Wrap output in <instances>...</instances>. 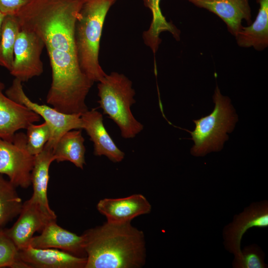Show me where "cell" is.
Segmentation results:
<instances>
[{
	"instance_id": "cell-1",
	"label": "cell",
	"mask_w": 268,
	"mask_h": 268,
	"mask_svg": "<svg viewBox=\"0 0 268 268\" xmlns=\"http://www.w3.org/2000/svg\"><path fill=\"white\" fill-rule=\"evenodd\" d=\"M82 236L85 268H140L145 265L144 235L131 222L106 221L85 231Z\"/></svg>"
},
{
	"instance_id": "cell-22",
	"label": "cell",
	"mask_w": 268,
	"mask_h": 268,
	"mask_svg": "<svg viewBox=\"0 0 268 268\" xmlns=\"http://www.w3.org/2000/svg\"><path fill=\"white\" fill-rule=\"evenodd\" d=\"M26 147L30 154L41 153L51 136V130L46 122L39 125L30 124L26 129Z\"/></svg>"
},
{
	"instance_id": "cell-11",
	"label": "cell",
	"mask_w": 268,
	"mask_h": 268,
	"mask_svg": "<svg viewBox=\"0 0 268 268\" xmlns=\"http://www.w3.org/2000/svg\"><path fill=\"white\" fill-rule=\"evenodd\" d=\"M218 16L225 23L229 32L236 36L243 26V20L252 22L249 0H184Z\"/></svg>"
},
{
	"instance_id": "cell-7",
	"label": "cell",
	"mask_w": 268,
	"mask_h": 268,
	"mask_svg": "<svg viewBox=\"0 0 268 268\" xmlns=\"http://www.w3.org/2000/svg\"><path fill=\"white\" fill-rule=\"evenodd\" d=\"M44 47L43 41L35 33L20 29L14 47L10 73L22 82L40 75L43 72L41 55Z\"/></svg>"
},
{
	"instance_id": "cell-18",
	"label": "cell",
	"mask_w": 268,
	"mask_h": 268,
	"mask_svg": "<svg viewBox=\"0 0 268 268\" xmlns=\"http://www.w3.org/2000/svg\"><path fill=\"white\" fill-rule=\"evenodd\" d=\"M143 1L145 6L151 12L152 20L149 28L143 32L142 38L144 44L155 54L161 42V33L168 31L178 41L180 31L172 22L167 21L163 15L160 6L161 0H143Z\"/></svg>"
},
{
	"instance_id": "cell-23",
	"label": "cell",
	"mask_w": 268,
	"mask_h": 268,
	"mask_svg": "<svg viewBox=\"0 0 268 268\" xmlns=\"http://www.w3.org/2000/svg\"><path fill=\"white\" fill-rule=\"evenodd\" d=\"M18 249L4 232L0 229V268H26L18 259Z\"/></svg>"
},
{
	"instance_id": "cell-26",
	"label": "cell",
	"mask_w": 268,
	"mask_h": 268,
	"mask_svg": "<svg viewBox=\"0 0 268 268\" xmlns=\"http://www.w3.org/2000/svg\"><path fill=\"white\" fill-rule=\"evenodd\" d=\"M5 16L0 11V33H1L2 24L3 21L4 19Z\"/></svg>"
},
{
	"instance_id": "cell-20",
	"label": "cell",
	"mask_w": 268,
	"mask_h": 268,
	"mask_svg": "<svg viewBox=\"0 0 268 268\" xmlns=\"http://www.w3.org/2000/svg\"><path fill=\"white\" fill-rule=\"evenodd\" d=\"M16 187L0 174V229L18 215L23 203Z\"/></svg>"
},
{
	"instance_id": "cell-10",
	"label": "cell",
	"mask_w": 268,
	"mask_h": 268,
	"mask_svg": "<svg viewBox=\"0 0 268 268\" xmlns=\"http://www.w3.org/2000/svg\"><path fill=\"white\" fill-rule=\"evenodd\" d=\"M4 88L0 81V138L11 142L18 130L26 129L30 124L39 122L41 117L4 95Z\"/></svg>"
},
{
	"instance_id": "cell-9",
	"label": "cell",
	"mask_w": 268,
	"mask_h": 268,
	"mask_svg": "<svg viewBox=\"0 0 268 268\" xmlns=\"http://www.w3.org/2000/svg\"><path fill=\"white\" fill-rule=\"evenodd\" d=\"M19 217L9 228H4L8 237L18 250L26 248L36 232H41L50 221L56 220L49 216L40 206L30 199L23 203Z\"/></svg>"
},
{
	"instance_id": "cell-5",
	"label": "cell",
	"mask_w": 268,
	"mask_h": 268,
	"mask_svg": "<svg viewBox=\"0 0 268 268\" xmlns=\"http://www.w3.org/2000/svg\"><path fill=\"white\" fill-rule=\"evenodd\" d=\"M5 94L14 102L24 105L39 115L48 123L51 130V136L46 145L53 150L60 137L66 132L82 129L81 114H65L53 107L32 101L24 91L22 82L17 78H14Z\"/></svg>"
},
{
	"instance_id": "cell-24",
	"label": "cell",
	"mask_w": 268,
	"mask_h": 268,
	"mask_svg": "<svg viewBox=\"0 0 268 268\" xmlns=\"http://www.w3.org/2000/svg\"><path fill=\"white\" fill-rule=\"evenodd\" d=\"M233 267L234 268H266L264 263V254L256 245L246 246L241 251L239 259H234Z\"/></svg>"
},
{
	"instance_id": "cell-17",
	"label": "cell",
	"mask_w": 268,
	"mask_h": 268,
	"mask_svg": "<svg viewBox=\"0 0 268 268\" xmlns=\"http://www.w3.org/2000/svg\"><path fill=\"white\" fill-rule=\"evenodd\" d=\"M256 0L259 9L255 21L243 26L235 38L240 47L263 51L268 46V0Z\"/></svg>"
},
{
	"instance_id": "cell-12",
	"label": "cell",
	"mask_w": 268,
	"mask_h": 268,
	"mask_svg": "<svg viewBox=\"0 0 268 268\" xmlns=\"http://www.w3.org/2000/svg\"><path fill=\"white\" fill-rule=\"evenodd\" d=\"M18 259L26 268H85L86 258L54 248L29 246L18 250Z\"/></svg>"
},
{
	"instance_id": "cell-8",
	"label": "cell",
	"mask_w": 268,
	"mask_h": 268,
	"mask_svg": "<svg viewBox=\"0 0 268 268\" xmlns=\"http://www.w3.org/2000/svg\"><path fill=\"white\" fill-rule=\"evenodd\" d=\"M268 227V202L267 201L252 203L244 211L236 215L232 223L223 230L226 249L235 255V259L241 256V241L243 235L252 227Z\"/></svg>"
},
{
	"instance_id": "cell-16",
	"label": "cell",
	"mask_w": 268,
	"mask_h": 268,
	"mask_svg": "<svg viewBox=\"0 0 268 268\" xmlns=\"http://www.w3.org/2000/svg\"><path fill=\"white\" fill-rule=\"evenodd\" d=\"M55 160L54 150L46 145L41 153L35 156L31 177L33 194L30 199L38 204L49 216L56 220L57 216L50 208L47 197L49 168Z\"/></svg>"
},
{
	"instance_id": "cell-13",
	"label": "cell",
	"mask_w": 268,
	"mask_h": 268,
	"mask_svg": "<svg viewBox=\"0 0 268 268\" xmlns=\"http://www.w3.org/2000/svg\"><path fill=\"white\" fill-rule=\"evenodd\" d=\"M97 209L107 222L125 223L149 213L151 205L143 195L137 194L122 198L102 199L97 203Z\"/></svg>"
},
{
	"instance_id": "cell-2",
	"label": "cell",
	"mask_w": 268,
	"mask_h": 268,
	"mask_svg": "<svg viewBox=\"0 0 268 268\" xmlns=\"http://www.w3.org/2000/svg\"><path fill=\"white\" fill-rule=\"evenodd\" d=\"M116 0H86L75 26L74 38L80 68L93 82L106 74L99 61L100 42L107 14Z\"/></svg>"
},
{
	"instance_id": "cell-4",
	"label": "cell",
	"mask_w": 268,
	"mask_h": 268,
	"mask_svg": "<svg viewBox=\"0 0 268 268\" xmlns=\"http://www.w3.org/2000/svg\"><path fill=\"white\" fill-rule=\"evenodd\" d=\"M213 99L214 108L209 115L194 120L196 127L190 132L195 144L191 152L195 156L220 150L228 139L227 133L231 132L238 121L230 99L223 96L216 86Z\"/></svg>"
},
{
	"instance_id": "cell-14",
	"label": "cell",
	"mask_w": 268,
	"mask_h": 268,
	"mask_svg": "<svg viewBox=\"0 0 268 268\" xmlns=\"http://www.w3.org/2000/svg\"><path fill=\"white\" fill-rule=\"evenodd\" d=\"M29 246L36 248L57 249L79 257L86 258L82 235L78 236L64 229L57 224L56 220L49 222L40 235L33 236Z\"/></svg>"
},
{
	"instance_id": "cell-6",
	"label": "cell",
	"mask_w": 268,
	"mask_h": 268,
	"mask_svg": "<svg viewBox=\"0 0 268 268\" xmlns=\"http://www.w3.org/2000/svg\"><path fill=\"white\" fill-rule=\"evenodd\" d=\"M34 159L27 149L24 133H16L11 142L0 138V174L6 175L16 187L26 189L31 185Z\"/></svg>"
},
{
	"instance_id": "cell-19",
	"label": "cell",
	"mask_w": 268,
	"mask_h": 268,
	"mask_svg": "<svg viewBox=\"0 0 268 268\" xmlns=\"http://www.w3.org/2000/svg\"><path fill=\"white\" fill-rule=\"evenodd\" d=\"M84 142L80 129L66 132L60 137L54 149L55 161H68L83 169L85 164Z\"/></svg>"
},
{
	"instance_id": "cell-15",
	"label": "cell",
	"mask_w": 268,
	"mask_h": 268,
	"mask_svg": "<svg viewBox=\"0 0 268 268\" xmlns=\"http://www.w3.org/2000/svg\"><path fill=\"white\" fill-rule=\"evenodd\" d=\"M82 129H84L92 141L94 154L104 155L114 163L122 161L125 153L120 149L105 129L102 115L95 109L87 110L81 115Z\"/></svg>"
},
{
	"instance_id": "cell-3",
	"label": "cell",
	"mask_w": 268,
	"mask_h": 268,
	"mask_svg": "<svg viewBox=\"0 0 268 268\" xmlns=\"http://www.w3.org/2000/svg\"><path fill=\"white\" fill-rule=\"evenodd\" d=\"M98 103L103 111L118 126L124 138L134 137L143 129L131 109L135 102L132 81L124 74L112 72L99 81Z\"/></svg>"
},
{
	"instance_id": "cell-21",
	"label": "cell",
	"mask_w": 268,
	"mask_h": 268,
	"mask_svg": "<svg viewBox=\"0 0 268 268\" xmlns=\"http://www.w3.org/2000/svg\"><path fill=\"white\" fill-rule=\"evenodd\" d=\"M20 26L16 16H5L0 37V66L9 71L13 62V51Z\"/></svg>"
},
{
	"instance_id": "cell-25",
	"label": "cell",
	"mask_w": 268,
	"mask_h": 268,
	"mask_svg": "<svg viewBox=\"0 0 268 268\" xmlns=\"http://www.w3.org/2000/svg\"><path fill=\"white\" fill-rule=\"evenodd\" d=\"M30 0H0V11L5 16H16Z\"/></svg>"
}]
</instances>
